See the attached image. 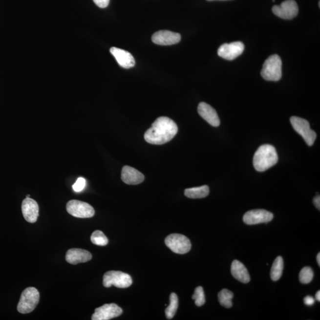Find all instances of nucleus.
Masks as SVG:
<instances>
[{"label": "nucleus", "mask_w": 320, "mask_h": 320, "mask_svg": "<svg viewBox=\"0 0 320 320\" xmlns=\"http://www.w3.org/2000/svg\"><path fill=\"white\" fill-rule=\"evenodd\" d=\"M274 218V214L264 210H254L244 214L243 221L247 225L268 223Z\"/></svg>", "instance_id": "12"}, {"label": "nucleus", "mask_w": 320, "mask_h": 320, "mask_svg": "<svg viewBox=\"0 0 320 320\" xmlns=\"http://www.w3.org/2000/svg\"><path fill=\"white\" fill-rule=\"evenodd\" d=\"M92 258V255L87 250L80 249H71L66 254V260L72 264L87 262Z\"/></svg>", "instance_id": "18"}, {"label": "nucleus", "mask_w": 320, "mask_h": 320, "mask_svg": "<svg viewBox=\"0 0 320 320\" xmlns=\"http://www.w3.org/2000/svg\"><path fill=\"white\" fill-rule=\"evenodd\" d=\"M66 211L72 216L79 218H89L94 215L95 211L90 204L77 200H71L66 204Z\"/></svg>", "instance_id": "8"}, {"label": "nucleus", "mask_w": 320, "mask_h": 320, "mask_svg": "<svg viewBox=\"0 0 320 320\" xmlns=\"http://www.w3.org/2000/svg\"><path fill=\"white\" fill-rule=\"evenodd\" d=\"M110 52L119 64L124 68H130L135 65V61L132 54L124 49L115 48H110Z\"/></svg>", "instance_id": "17"}, {"label": "nucleus", "mask_w": 320, "mask_h": 320, "mask_svg": "<svg viewBox=\"0 0 320 320\" xmlns=\"http://www.w3.org/2000/svg\"><path fill=\"white\" fill-rule=\"evenodd\" d=\"M165 244L172 252L180 255L188 253L192 247L189 239L179 234H172L167 236Z\"/></svg>", "instance_id": "7"}, {"label": "nucleus", "mask_w": 320, "mask_h": 320, "mask_svg": "<svg viewBox=\"0 0 320 320\" xmlns=\"http://www.w3.org/2000/svg\"><path fill=\"white\" fill-rule=\"evenodd\" d=\"M231 272L233 276L240 282L244 283L250 282V277L248 271L240 261L235 260L233 261Z\"/></svg>", "instance_id": "19"}, {"label": "nucleus", "mask_w": 320, "mask_h": 320, "mask_svg": "<svg viewBox=\"0 0 320 320\" xmlns=\"http://www.w3.org/2000/svg\"><path fill=\"white\" fill-rule=\"evenodd\" d=\"M180 40L181 35L179 33L169 30H160L152 36L153 43L159 45H171L179 43Z\"/></svg>", "instance_id": "13"}, {"label": "nucleus", "mask_w": 320, "mask_h": 320, "mask_svg": "<svg viewBox=\"0 0 320 320\" xmlns=\"http://www.w3.org/2000/svg\"><path fill=\"white\" fill-rule=\"evenodd\" d=\"M121 179L127 185H136L144 182L143 173L132 167L125 166L122 170Z\"/></svg>", "instance_id": "16"}, {"label": "nucleus", "mask_w": 320, "mask_h": 320, "mask_svg": "<svg viewBox=\"0 0 320 320\" xmlns=\"http://www.w3.org/2000/svg\"><path fill=\"white\" fill-rule=\"evenodd\" d=\"M313 203L314 205L316 206V207L319 210H320V195H317L314 197L313 199Z\"/></svg>", "instance_id": "30"}, {"label": "nucleus", "mask_w": 320, "mask_h": 320, "mask_svg": "<svg viewBox=\"0 0 320 320\" xmlns=\"http://www.w3.org/2000/svg\"><path fill=\"white\" fill-rule=\"evenodd\" d=\"M272 12L281 19L291 20L298 15L299 8L295 0H286L280 5H274Z\"/></svg>", "instance_id": "9"}, {"label": "nucleus", "mask_w": 320, "mask_h": 320, "mask_svg": "<svg viewBox=\"0 0 320 320\" xmlns=\"http://www.w3.org/2000/svg\"><path fill=\"white\" fill-rule=\"evenodd\" d=\"M177 131V125L172 119L165 116L159 117L145 133L144 139L151 144L163 145L171 141Z\"/></svg>", "instance_id": "1"}, {"label": "nucleus", "mask_w": 320, "mask_h": 320, "mask_svg": "<svg viewBox=\"0 0 320 320\" xmlns=\"http://www.w3.org/2000/svg\"><path fill=\"white\" fill-rule=\"evenodd\" d=\"M282 60L279 55H271L264 61L261 71V76L267 81L277 82L282 77Z\"/></svg>", "instance_id": "3"}, {"label": "nucleus", "mask_w": 320, "mask_h": 320, "mask_svg": "<svg viewBox=\"0 0 320 320\" xmlns=\"http://www.w3.org/2000/svg\"><path fill=\"white\" fill-rule=\"evenodd\" d=\"M103 283L106 288L115 286L119 288L129 287L132 283L130 275L121 271H108L104 275Z\"/></svg>", "instance_id": "5"}, {"label": "nucleus", "mask_w": 320, "mask_h": 320, "mask_svg": "<svg viewBox=\"0 0 320 320\" xmlns=\"http://www.w3.org/2000/svg\"><path fill=\"white\" fill-rule=\"evenodd\" d=\"M244 44L241 42H235L231 43H224L218 49L219 57L227 60H234L243 54Z\"/></svg>", "instance_id": "11"}, {"label": "nucleus", "mask_w": 320, "mask_h": 320, "mask_svg": "<svg viewBox=\"0 0 320 320\" xmlns=\"http://www.w3.org/2000/svg\"><path fill=\"white\" fill-rule=\"evenodd\" d=\"M40 292L35 288L29 287L25 289L21 295L18 305V310L21 314H28L32 312L40 301Z\"/></svg>", "instance_id": "4"}, {"label": "nucleus", "mask_w": 320, "mask_h": 320, "mask_svg": "<svg viewBox=\"0 0 320 320\" xmlns=\"http://www.w3.org/2000/svg\"><path fill=\"white\" fill-rule=\"evenodd\" d=\"M283 266L284 264L283 258L281 256H278L273 263L271 268V277L272 280L277 281L282 277Z\"/></svg>", "instance_id": "21"}, {"label": "nucleus", "mask_w": 320, "mask_h": 320, "mask_svg": "<svg viewBox=\"0 0 320 320\" xmlns=\"http://www.w3.org/2000/svg\"><path fill=\"white\" fill-rule=\"evenodd\" d=\"M197 111L199 115L213 127H218L220 125V120L216 111L210 105L205 102L200 103Z\"/></svg>", "instance_id": "15"}, {"label": "nucleus", "mask_w": 320, "mask_h": 320, "mask_svg": "<svg viewBox=\"0 0 320 320\" xmlns=\"http://www.w3.org/2000/svg\"><path fill=\"white\" fill-rule=\"evenodd\" d=\"M304 302L305 305L312 306L314 305V302H315V299L312 297L307 296L304 298Z\"/></svg>", "instance_id": "29"}, {"label": "nucleus", "mask_w": 320, "mask_h": 320, "mask_svg": "<svg viewBox=\"0 0 320 320\" xmlns=\"http://www.w3.org/2000/svg\"><path fill=\"white\" fill-rule=\"evenodd\" d=\"M192 299L195 300V304L197 307H201L205 303V297L204 289L202 286H198L195 289L194 293L192 296Z\"/></svg>", "instance_id": "26"}, {"label": "nucleus", "mask_w": 320, "mask_h": 320, "mask_svg": "<svg viewBox=\"0 0 320 320\" xmlns=\"http://www.w3.org/2000/svg\"><path fill=\"white\" fill-rule=\"evenodd\" d=\"M299 277L300 283H303V284H308L313 279L314 272L313 269L310 267H304L300 271Z\"/></svg>", "instance_id": "25"}, {"label": "nucleus", "mask_w": 320, "mask_h": 320, "mask_svg": "<svg viewBox=\"0 0 320 320\" xmlns=\"http://www.w3.org/2000/svg\"><path fill=\"white\" fill-rule=\"evenodd\" d=\"M38 203L30 197H26L21 204V211L25 220L30 223H35L39 216Z\"/></svg>", "instance_id": "14"}, {"label": "nucleus", "mask_w": 320, "mask_h": 320, "mask_svg": "<svg viewBox=\"0 0 320 320\" xmlns=\"http://www.w3.org/2000/svg\"><path fill=\"white\" fill-rule=\"evenodd\" d=\"M26 197H30L29 194H28V195H27Z\"/></svg>", "instance_id": "34"}, {"label": "nucleus", "mask_w": 320, "mask_h": 320, "mask_svg": "<svg viewBox=\"0 0 320 320\" xmlns=\"http://www.w3.org/2000/svg\"><path fill=\"white\" fill-rule=\"evenodd\" d=\"M317 263H318L319 266H320V253H319L318 255H317Z\"/></svg>", "instance_id": "32"}, {"label": "nucleus", "mask_w": 320, "mask_h": 320, "mask_svg": "<svg viewBox=\"0 0 320 320\" xmlns=\"http://www.w3.org/2000/svg\"><path fill=\"white\" fill-rule=\"evenodd\" d=\"M292 127L296 131L302 136L309 146H312L317 138V134L311 129L310 124L304 119L292 116L290 119Z\"/></svg>", "instance_id": "6"}, {"label": "nucleus", "mask_w": 320, "mask_h": 320, "mask_svg": "<svg viewBox=\"0 0 320 320\" xmlns=\"http://www.w3.org/2000/svg\"><path fill=\"white\" fill-rule=\"evenodd\" d=\"M207 1H214V0H207ZM219 1H227V0H219Z\"/></svg>", "instance_id": "33"}, {"label": "nucleus", "mask_w": 320, "mask_h": 320, "mask_svg": "<svg viewBox=\"0 0 320 320\" xmlns=\"http://www.w3.org/2000/svg\"><path fill=\"white\" fill-rule=\"evenodd\" d=\"M85 185V179L84 178L80 177L77 180L76 182L74 183L73 186H72V188H73V190L75 192H80L84 190Z\"/></svg>", "instance_id": "27"}, {"label": "nucleus", "mask_w": 320, "mask_h": 320, "mask_svg": "<svg viewBox=\"0 0 320 320\" xmlns=\"http://www.w3.org/2000/svg\"><path fill=\"white\" fill-rule=\"evenodd\" d=\"M277 154L274 146L264 144L258 148L253 157V166L256 171L263 172L277 163Z\"/></svg>", "instance_id": "2"}, {"label": "nucleus", "mask_w": 320, "mask_h": 320, "mask_svg": "<svg viewBox=\"0 0 320 320\" xmlns=\"http://www.w3.org/2000/svg\"><path fill=\"white\" fill-rule=\"evenodd\" d=\"M316 299L318 300L319 302L320 301V291H319L317 292L316 294Z\"/></svg>", "instance_id": "31"}, {"label": "nucleus", "mask_w": 320, "mask_h": 320, "mask_svg": "<svg viewBox=\"0 0 320 320\" xmlns=\"http://www.w3.org/2000/svg\"><path fill=\"white\" fill-rule=\"evenodd\" d=\"M233 296L234 294L232 291L228 290L227 289H223L219 292L218 295L219 302L225 308H232Z\"/></svg>", "instance_id": "23"}, {"label": "nucleus", "mask_w": 320, "mask_h": 320, "mask_svg": "<svg viewBox=\"0 0 320 320\" xmlns=\"http://www.w3.org/2000/svg\"><path fill=\"white\" fill-rule=\"evenodd\" d=\"M178 307H179V299H178L177 295L175 293H171L170 297V304L165 310L167 319L171 320L173 318L176 313Z\"/></svg>", "instance_id": "22"}, {"label": "nucleus", "mask_w": 320, "mask_h": 320, "mask_svg": "<svg viewBox=\"0 0 320 320\" xmlns=\"http://www.w3.org/2000/svg\"><path fill=\"white\" fill-rule=\"evenodd\" d=\"M209 193H210V188L207 185L186 189L185 191V196L191 199L204 198L208 196Z\"/></svg>", "instance_id": "20"}, {"label": "nucleus", "mask_w": 320, "mask_h": 320, "mask_svg": "<svg viewBox=\"0 0 320 320\" xmlns=\"http://www.w3.org/2000/svg\"><path fill=\"white\" fill-rule=\"evenodd\" d=\"M94 3L100 8H106L109 4L110 0H93Z\"/></svg>", "instance_id": "28"}, {"label": "nucleus", "mask_w": 320, "mask_h": 320, "mask_svg": "<svg viewBox=\"0 0 320 320\" xmlns=\"http://www.w3.org/2000/svg\"><path fill=\"white\" fill-rule=\"evenodd\" d=\"M122 312L123 311L118 305L114 303L107 304L96 309L91 320H108L120 316Z\"/></svg>", "instance_id": "10"}, {"label": "nucleus", "mask_w": 320, "mask_h": 320, "mask_svg": "<svg viewBox=\"0 0 320 320\" xmlns=\"http://www.w3.org/2000/svg\"><path fill=\"white\" fill-rule=\"evenodd\" d=\"M91 241L94 244L99 246H105L108 244L107 236L101 231L97 230L91 236Z\"/></svg>", "instance_id": "24"}]
</instances>
